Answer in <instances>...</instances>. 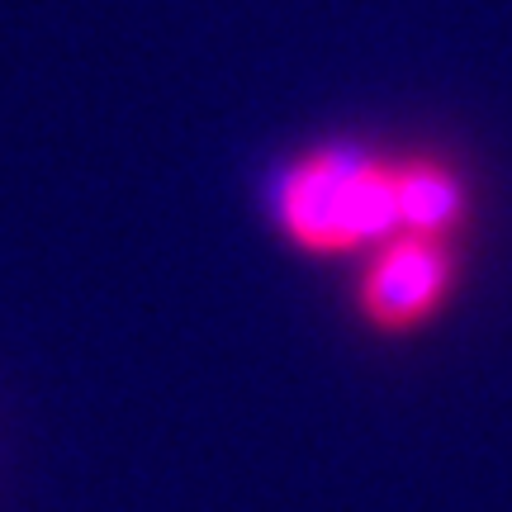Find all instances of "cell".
Listing matches in <instances>:
<instances>
[{
  "instance_id": "cell-1",
  "label": "cell",
  "mask_w": 512,
  "mask_h": 512,
  "mask_svg": "<svg viewBox=\"0 0 512 512\" xmlns=\"http://www.w3.org/2000/svg\"><path fill=\"white\" fill-rule=\"evenodd\" d=\"M285 228L313 252H347L399 223V166L318 152L285 181Z\"/></svg>"
},
{
  "instance_id": "cell-2",
  "label": "cell",
  "mask_w": 512,
  "mask_h": 512,
  "mask_svg": "<svg viewBox=\"0 0 512 512\" xmlns=\"http://www.w3.org/2000/svg\"><path fill=\"white\" fill-rule=\"evenodd\" d=\"M451 280V256L441 252L437 233H403L366 271L361 304L380 328H413L441 304Z\"/></svg>"
},
{
  "instance_id": "cell-3",
  "label": "cell",
  "mask_w": 512,
  "mask_h": 512,
  "mask_svg": "<svg viewBox=\"0 0 512 512\" xmlns=\"http://www.w3.org/2000/svg\"><path fill=\"white\" fill-rule=\"evenodd\" d=\"M460 204L456 181L441 166H399V223L408 233H441Z\"/></svg>"
}]
</instances>
